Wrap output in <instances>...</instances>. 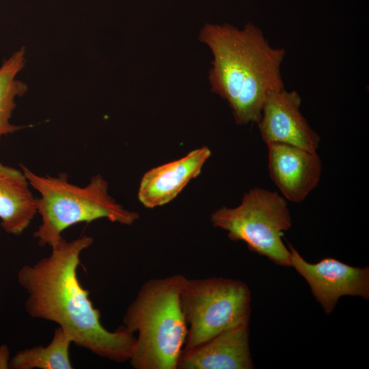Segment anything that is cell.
Listing matches in <instances>:
<instances>
[{"instance_id":"cell-1","label":"cell","mask_w":369,"mask_h":369,"mask_svg":"<svg viewBox=\"0 0 369 369\" xmlns=\"http://www.w3.org/2000/svg\"><path fill=\"white\" fill-rule=\"evenodd\" d=\"M87 235L68 241L62 237L51 252L17 273L19 284L28 296L25 308L34 318L57 323L72 343L110 361H129L135 342L124 325L110 331L100 322V311L89 298L77 277L80 255L92 245Z\"/></svg>"},{"instance_id":"cell-2","label":"cell","mask_w":369,"mask_h":369,"mask_svg":"<svg viewBox=\"0 0 369 369\" xmlns=\"http://www.w3.org/2000/svg\"><path fill=\"white\" fill-rule=\"evenodd\" d=\"M199 39L213 56L211 91L228 102L237 124L258 123L267 94L285 88L281 66L286 50L272 46L252 23L243 29L206 24Z\"/></svg>"},{"instance_id":"cell-3","label":"cell","mask_w":369,"mask_h":369,"mask_svg":"<svg viewBox=\"0 0 369 369\" xmlns=\"http://www.w3.org/2000/svg\"><path fill=\"white\" fill-rule=\"evenodd\" d=\"M186 277L150 279L128 307L122 325L137 332L129 361L135 369H177L187 325L180 295Z\"/></svg>"},{"instance_id":"cell-4","label":"cell","mask_w":369,"mask_h":369,"mask_svg":"<svg viewBox=\"0 0 369 369\" xmlns=\"http://www.w3.org/2000/svg\"><path fill=\"white\" fill-rule=\"evenodd\" d=\"M20 167L30 187L40 195L37 198V209L42 223L33 237L42 247L52 246L66 229L79 223L107 219L129 226L139 218L137 213L125 209L110 196L108 183L100 174L82 187L70 183L67 174L44 176L23 165Z\"/></svg>"},{"instance_id":"cell-5","label":"cell","mask_w":369,"mask_h":369,"mask_svg":"<svg viewBox=\"0 0 369 369\" xmlns=\"http://www.w3.org/2000/svg\"><path fill=\"white\" fill-rule=\"evenodd\" d=\"M210 220L230 240L244 242L250 251L277 265L290 266V251L282 237L292 226L291 216L287 200L277 192L250 189L238 206H223L212 213Z\"/></svg>"},{"instance_id":"cell-6","label":"cell","mask_w":369,"mask_h":369,"mask_svg":"<svg viewBox=\"0 0 369 369\" xmlns=\"http://www.w3.org/2000/svg\"><path fill=\"white\" fill-rule=\"evenodd\" d=\"M251 291L242 281L223 278H186L181 295L187 325L182 349L195 347L227 329L247 324Z\"/></svg>"},{"instance_id":"cell-7","label":"cell","mask_w":369,"mask_h":369,"mask_svg":"<svg viewBox=\"0 0 369 369\" xmlns=\"http://www.w3.org/2000/svg\"><path fill=\"white\" fill-rule=\"evenodd\" d=\"M287 244L290 251V266L307 282L325 314L331 313L343 296L369 299L368 266L355 267L333 258H325L311 264L291 244Z\"/></svg>"},{"instance_id":"cell-8","label":"cell","mask_w":369,"mask_h":369,"mask_svg":"<svg viewBox=\"0 0 369 369\" xmlns=\"http://www.w3.org/2000/svg\"><path fill=\"white\" fill-rule=\"evenodd\" d=\"M301 104L296 90L283 88L267 94L257 123L266 144H285L317 152L320 138L302 115Z\"/></svg>"},{"instance_id":"cell-9","label":"cell","mask_w":369,"mask_h":369,"mask_svg":"<svg viewBox=\"0 0 369 369\" xmlns=\"http://www.w3.org/2000/svg\"><path fill=\"white\" fill-rule=\"evenodd\" d=\"M266 145L272 181L287 201L303 202L320 178L322 162L317 152L285 144Z\"/></svg>"},{"instance_id":"cell-10","label":"cell","mask_w":369,"mask_h":369,"mask_svg":"<svg viewBox=\"0 0 369 369\" xmlns=\"http://www.w3.org/2000/svg\"><path fill=\"white\" fill-rule=\"evenodd\" d=\"M249 323L227 329L189 349H182L177 369H251Z\"/></svg>"},{"instance_id":"cell-11","label":"cell","mask_w":369,"mask_h":369,"mask_svg":"<svg viewBox=\"0 0 369 369\" xmlns=\"http://www.w3.org/2000/svg\"><path fill=\"white\" fill-rule=\"evenodd\" d=\"M210 155V150L203 146L191 151L180 159L150 169L141 180L139 200L149 208L169 203L191 180L200 174Z\"/></svg>"},{"instance_id":"cell-12","label":"cell","mask_w":369,"mask_h":369,"mask_svg":"<svg viewBox=\"0 0 369 369\" xmlns=\"http://www.w3.org/2000/svg\"><path fill=\"white\" fill-rule=\"evenodd\" d=\"M37 213V198L23 172L0 162L1 228L8 234L19 236Z\"/></svg>"},{"instance_id":"cell-13","label":"cell","mask_w":369,"mask_h":369,"mask_svg":"<svg viewBox=\"0 0 369 369\" xmlns=\"http://www.w3.org/2000/svg\"><path fill=\"white\" fill-rule=\"evenodd\" d=\"M25 64L26 51L22 46L0 66V141L3 136L25 127L12 124L10 119L16 105V97L23 96L27 90L26 83L16 79Z\"/></svg>"},{"instance_id":"cell-14","label":"cell","mask_w":369,"mask_h":369,"mask_svg":"<svg viewBox=\"0 0 369 369\" xmlns=\"http://www.w3.org/2000/svg\"><path fill=\"white\" fill-rule=\"evenodd\" d=\"M72 342L58 327L51 342L46 346H36L18 351L10 359L12 369H71L70 346Z\"/></svg>"},{"instance_id":"cell-15","label":"cell","mask_w":369,"mask_h":369,"mask_svg":"<svg viewBox=\"0 0 369 369\" xmlns=\"http://www.w3.org/2000/svg\"><path fill=\"white\" fill-rule=\"evenodd\" d=\"M10 351L5 344L0 346V369L9 368Z\"/></svg>"}]
</instances>
